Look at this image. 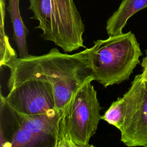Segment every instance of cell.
Instances as JSON below:
<instances>
[{"instance_id":"1","label":"cell","mask_w":147,"mask_h":147,"mask_svg":"<svg viewBox=\"0 0 147 147\" xmlns=\"http://www.w3.org/2000/svg\"><path fill=\"white\" fill-rule=\"evenodd\" d=\"M3 66L10 71L7 82L8 90L32 79L51 83L53 87L56 109L60 117L72 93L87 81L94 80L86 48L69 55L53 48L41 55L16 57Z\"/></svg>"},{"instance_id":"2","label":"cell","mask_w":147,"mask_h":147,"mask_svg":"<svg viewBox=\"0 0 147 147\" xmlns=\"http://www.w3.org/2000/svg\"><path fill=\"white\" fill-rule=\"evenodd\" d=\"M86 50L94 80L105 88L127 80L142 55L140 44L130 31L95 41Z\"/></svg>"},{"instance_id":"3","label":"cell","mask_w":147,"mask_h":147,"mask_svg":"<svg viewBox=\"0 0 147 147\" xmlns=\"http://www.w3.org/2000/svg\"><path fill=\"white\" fill-rule=\"evenodd\" d=\"M92 80L87 81L72 94L59 118L53 147H89L102 115V107Z\"/></svg>"},{"instance_id":"4","label":"cell","mask_w":147,"mask_h":147,"mask_svg":"<svg viewBox=\"0 0 147 147\" xmlns=\"http://www.w3.org/2000/svg\"><path fill=\"white\" fill-rule=\"evenodd\" d=\"M33 13L30 18L38 22L35 27L41 37L53 42L65 52L86 48L83 35L84 25L74 0H29Z\"/></svg>"},{"instance_id":"5","label":"cell","mask_w":147,"mask_h":147,"mask_svg":"<svg viewBox=\"0 0 147 147\" xmlns=\"http://www.w3.org/2000/svg\"><path fill=\"white\" fill-rule=\"evenodd\" d=\"M122 98L125 111L121 141L127 146L147 147V90L141 74L135 76Z\"/></svg>"},{"instance_id":"6","label":"cell","mask_w":147,"mask_h":147,"mask_svg":"<svg viewBox=\"0 0 147 147\" xmlns=\"http://www.w3.org/2000/svg\"><path fill=\"white\" fill-rule=\"evenodd\" d=\"M5 101L7 107L26 114L57 111L53 86L40 80H29L9 90Z\"/></svg>"},{"instance_id":"7","label":"cell","mask_w":147,"mask_h":147,"mask_svg":"<svg viewBox=\"0 0 147 147\" xmlns=\"http://www.w3.org/2000/svg\"><path fill=\"white\" fill-rule=\"evenodd\" d=\"M7 109L17 126L24 127L34 134L51 138L53 145L60 118L57 111L30 115L19 112L11 108L7 107Z\"/></svg>"},{"instance_id":"8","label":"cell","mask_w":147,"mask_h":147,"mask_svg":"<svg viewBox=\"0 0 147 147\" xmlns=\"http://www.w3.org/2000/svg\"><path fill=\"white\" fill-rule=\"evenodd\" d=\"M146 7L147 0H123L107 21L106 29L108 35L122 33L128 20L138 11Z\"/></svg>"},{"instance_id":"9","label":"cell","mask_w":147,"mask_h":147,"mask_svg":"<svg viewBox=\"0 0 147 147\" xmlns=\"http://www.w3.org/2000/svg\"><path fill=\"white\" fill-rule=\"evenodd\" d=\"M7 9L10 14L13 29V38L16 42L19 57H25L29 54L26 44L28 30L21 18L20 0H8Z\"/></svg>"},{"instance_id":"10","label":"cell","mask_w":147,"mask_h":147,"mask_svg":"<svg viewBox=\"0 0 147 147\" xmlns=\"http://www.w3.org/2000/svg\"><path fill=\"white\" fill-rule=\"evenodd\" d=\"M52 140L45 136L34 134L24 127L17 126L11 140L7 142L6 146L34 147L50 146L48 143Z\"/></svg>"},{"instance_id":"11","label":"cell","mask_w":147,"mask_h":147,"mask_svg":"<svg viewBox=\"0 0 147 147\" xmlns=\"http://www.w3.org/2000/svg\"><path fill=\"white\" fill-rule=\"evenodd\" d=\"M5 0H0L1 23H0V65L2 67L4 64L12 59L17 57L14 49L11 47L9 38L5 31Z\"/></svg>"},{"instance_id":"12","label":"cell","mask_w":147,"mask_h":147,"mask_svg":"<svg viewBox=\"0 0 147 147\" xmlns=\"http://www.w3.org/2000/svg\"><path fill=\"white\" fill-rule=\"evenodd\" d=\"M125 103L122 97L113 102L102 115V119L115 126L119 130L121 128L125 117Z\"/></svg>"},{"instance_id":"13","label":"cell","mask_w":147,"mask_h":147,"mask_svg":"<svg viewBox=\"0 0 147 147\" xmlns=\"http://www.w3.org/2000/svg\"><path fill=\"white\" fill-rule=\"evenodd\" d=\"M141 65L142 68L141 79L142 82H145L147 81V49L145 51V56L143 57Z\"/></svg>"},{"instance_id":"14","label":"cell","mask_w":147,"mask_h":147,"mask_svg":"<svg viewBox=\"0 0 147 147\" xmlns=\"http://www.w3.org/2000/svg\"><path fill=\"white\" fill-rule=\"evenodd\" d=\"M144 84H145V88L147 90V81L145 82H144Z\"/></svg>"}]
</instances>
